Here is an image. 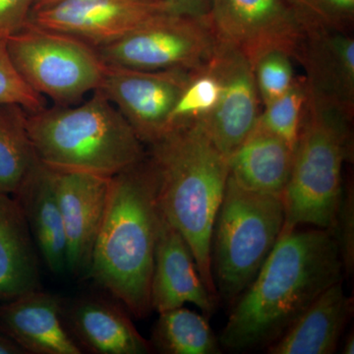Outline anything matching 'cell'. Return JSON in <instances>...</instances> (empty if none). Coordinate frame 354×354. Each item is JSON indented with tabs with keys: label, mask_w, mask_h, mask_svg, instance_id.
I'll use <instances>...</instances> for the list:
<instances>
[{
	"label": "cell",
	"mask_w": 354,
	"mask_h": 354,
	"mask_svg": "<svg viewBox=\"0 0 354 354\" xmlns=\"http://www.w3.org/2000/svg\"><path fill=\"white\" fill-rule=\"evenodd\" d=\"M344 274L330 230H281L257 276L232 305L221 346L242 353L269 346Z\"/></svg>",
	"instance_id": "obj_1"
},
{
	"label": "cell",
	"mask_w": 354,
	"mask_h": 354,
	"mask_svg": "<svg viewBox=\"0 0 354 354\" xmlns=\"http://www.w3.org/2000/svg\"><path fill=\"white\" fill-rule=\"evenodd\" d=\"M157 190V172L148 155L111 176L86 277L138 319L153 311L151 283L160 216Z\"/></svg>",
	"instance_id": "obj_2"
},
{
	"label": "cell",
	"mask_w": 354,
	"mask_h": 354,
	"mask_svg": "<svg viewBox=\"0 0 354 354\" xmlns=\"http://www.w3.org/2000/svg\"><path fill=\"white\" fill-rule=\"evenodd\" d=\"M160 212L190 247L203 283L218 297L211 266L214 223L230 169L201 121L176 128L148 145Z\"/></svg>",
	"instance_id": "obj_3"
},
{
	"label": "cell",
	"mask_w": 354,
	"mask_h": 354,
	"mask_svg": "<svg viewBox=\"0 0 354 354\" xmlns=\"http://www.w3.org/2000/svg\"><path fill=\"white\" fill-rule=\"evenodd\" d=\"M27 129L39 162L57 171L111 177L147 156L145 145L100 90L79 106L27 113Z\"/></svg>",
	"instance_id": "obj_4"
},
{
	"label": "cell",
	"mask_w": 354,
	"mask_h": 354,
	"mask_svg": "<svg viewBox=\"0 0 354 354\" xmlns=\"http://www.w3.org/2000/svg\"><path fill=\"white\" fill-rule=\"evenodd\" d=\"M351 121L308 94L283 194V230L304 225L332 230L344 191L342 167L353 157Z\"/></svg>",
	"instance_id": "obj_5"
},
{
	"label": "cell",
	"mask_w": 354,
	"mask_h": 354,
	"mask_svg": "<svg viewBox=\"0 0 354 354\" xmlns=\"http://www.w3.org/2000/svg\"><path fill=\"white\" fill-rule=\"evenodd\" d=\"M285 223L283 197L242 187L228 176L211 237L216 293L232 305L252 283Z\"/></svg>",
	"instance_id": "obj_6"
},
{
	"label": "cell",
	"mask_w": 354,
	"mask_h": 354,
	"mask_svg": "<svg viewBox=\"0 0 354 354\" xmlns=\"http://www.w3.org/2000/svg\"><path fill=\"white\" fill-rule=\"evenodd\" d=\"M6 46L26 82L55 104L73 106L101 86L106 64L94 46L75 37L28 22Z\"/></svg>",
	"instance_id": "obj_7"
},
{
	"label": "cell",
	"mask_w": 354,
	"mask_h": 354,
	"mask_svg": "<svg viewBox=\"0 0 354 354\" xmlns=\"http://www.w3.org/2000/svg\"><path fill=\"white\" fill-rule=\"evenodd\" d=\"M218 39L207 17L164 13L113 43L95 48L108 65L147 70L205 66L215 53Z\"/></svg>",
	"instance_id": "obj_8"
},
{
	"label": "cell",
	"mask_w": 354,
	"mask_h": 354,
	"mask_svg": "<svg viewBox=\"0 0 354 354\" xmlns=\"http://www.w3.org/2000/svg\"><path fill=\"white\" fill-rule=\"evenodd\" d=\"M190 72L179 68L147 71L106 64L97 90L148 146L169 130L172 111L189 80Z\"/></svg>",
	"instance_id": "obj_9"
},
{
	"label": "cell",
	"mask_w": 354,
	"mask_h": 354,
	"mask_svg": "<svg viewBox=\"0 0 354 354\" xmlns=\"http://www.w3.org/2000/svg\"><path fill=\"white\" fill-rule=\"evenodd\" d=\"M208 19L216 39L254 65L270 50L295 57L304 28L283 0H211Z\"/></svg>",
	"instance_id": "obj_10"
},
{
	"label": "cell",
	"mask_w": 354,
	"mask_h": 354,
	"mask_svg": "<svg viewBox=\"0 0 354 354\" xmlns=\"http://www.w3.org/2000/svg\"><path fill=\"white\" fill-rule=\"evenodd\" d=\"M164 13H167L165 0H64L32 11L29 22L97 48Z\"/></svg>",
	"instance_id": "obj_11"
},
{
	"label": "cell",
	"mask_w": 354,
	"mask_h": 354,
	"mask_svg": "<svg viewBox=\"0 0 354 354\" xmlns=\"http://www.w3.org/2000/svg\"><path fill=\"white\" fill-rule=\"evenodd\" d=\"M209 64L220 80L221 95L215 111L201 122L227 158L255 127L262 102L252 65L241 51L218 39Z\"/></svg>",
	"instance_id": "obj_12"
},
{
	"label": "cell",
	"mask_w": 354,
	"mask_h": 354,
	"mask_svg": "<svg viewBox=\"0 0 354 354\" xmlns=\"http://www.w3.org/2000/svg\"><path fill=\"white\" fill-rule=\"evenodd\" d=\"M293 59L299 62L305 70L308 94L353 120V35L322 28H307Z\"/></svg>",
	"instance_id": "obj_13"
},
{
	"label": "cell",
	"mask_w": 354,
	"mask_h": 354,
	"mask_svg": "<svg viewBox=\"0 0 354 354\" xmlns=\"http://www.w3.org/2000/svg\"><path fill=\"white\" fill-rule=\"evenodd\" d=\"M55 171L67 246V272L87 277L108 204L111 176Z\"/></svg>",
	"instance_id": "obj_14"
},
{
	"label": "cell",
	"mask_w": 354,
	"mask_h": 354,
	"mask_svg": "<svg viewBox=\"0 0 354 354\" xmlns=\"http://www.w3.org/2000/svg\"><path fill=\"white\" fill-rule=\"evenodd\" d=\"M185 304L196 305L203 315L209 318L215 313L216 297L203 283L183 234L160 212L151 283V306L153 311L162 313Z\"/></svg>",
	"instance_id": "obj_15"
},
{
	"label": "cell",
	"mask_w": 354,
	"mask_h": 354,
	"mask_svg": "<svg viewBox=\"0 0 354 354\" xmlns=\"http://www.w3.org/2000/svg\"><path fill=\"white\" fill-rule=\"evenodd\" d=\"M62 319L81 351L93 354H148L150 341L121 305L99 297L62 299Z\"/></svg>",
	"instance_id": "obj_16"
},
{
	"label": "cell",
	"mask_w": 354,
	"mask_h": 354,
	"mask_svg": "<svg viewBox=\"0 0 354 354\" xmlns=\"http://www.w3.org/2000/svg\"><path fill=\"white\" fill-rule=\"evenodd\" d=\"M0 330L26 354H82L62 319V298L43 290L0 304Z\"/></svg>",
	"instance_id": "obj_17"
},
{
	"label": "cell",
	"mask_w": 354,
	"mask_h": 354,
	"mask_svg": "<svg viewBox=\"0 0 354 354\" xmlns=\"http://www.w3.org/2000/svg\"><path fill=\"white\" fill-rule=\"evenodd\" d=\"M342 281L319 295L276 342L267 346V353H335L353 314V297L346 295Z\"/></svg>",
	"instance_id": "obj_18"
},
{
	"label": "cell",
	"mask_w": 354,
	"mask_h": 354,
	"mask_svg": "<svg viewBox=\"0 0 354 354\" xmlns=\"http://www.w3.org/2000/svg\"><path fill=\"white\" fill-rule=\"evenodd\" d=\"M12 196L19 203L44 264L53 274L66 272V239L55 169L39 162Z\"/></svg>",
	"instance_id": "obj_19"
},
{
	"label": "cell",
	"mask_w": 354,
	"mask_h": 354,
	"mask_svg": "<svg viewBox=\"0 0 354 354\" xmlns=\"http://www.w3.org/2000/svg\"><path fill=\"white\" fill-rule=\"evenodd\" d=\"M39 258L19 203L0 192V304L41 290Z\"/></svg>",
	"instance_id": "obj_20"
},
{
	"label": "cell",
	"mask_w": 354,
	"mask_h": 354,
	"mask_svg": "<svg viewBox=\"0 0 354 354\" xmlns=\"http://www.w3.org/2000/svg\"><path fill=\"white\" fill-rule=\"evenodd\" d=\"M295 149L256 124L228 156L230 176L247 190L283 197L292 171Z\"/></svg>",
	"instance_id": "obj_21"
},
{
	"label": "cell",
	"mask_w": 354,
	"mask_h": 354,
	"mask_svg": "<svg viewBox=\"0 0 354 354\" xmlns=\"http://www.w3.org/2000/svg\"><path fill=\"white\" fill-rule=\"evenodd\" d=\"M151 346L162 354H220L208 318L181 306L158 313Z\"/></svg>",
	"instance_id": "obj_22"
},
{
	"label": "cell",
	"mask_w": 354,
	"mask_h": 354,
	"mask_svg": "<svg viewBox=\"0 0 354 354\" xmlns=\"http://www.w3.org/2000/svg\"><path fill=\"white\" fill-rule=\"evenodd\" d=\"M39 162L27 111L18 104H0V192L15 194Z\"/></svg>",
	"instance_id": "obj_23"
},
{
	"label": "cell",
	"mask_w": 354,
	"mask_h": 354,
	"mask_svg": "<svg viewBox=\"0 0 354 354\" xmlns=\"http://www.w3.org/2000/svg\"><path fill=\"white\" fill-rule=\"evenodd\" d=\"M220 95V80L209 62L191 71L189 80L172 111L167 132L206 120L215 111Z\"/></svg>",
	"instance_id": "obj_24"
},
{
	"label": "cell",
	"mask_w": 354,
	"mask_h": 354,
	"mask_svg": "<svg viewBox=\"0 0 354 354\" xmlns=\"http://www.w3.org/2000/svg\"><path fill=\"white\" fill-rule=\"evenodd\" d=\"M308 90L304 76H297L288 92L261 111L256 124L295 148L304 120Z\"/></svg>",
	"instance_id": "obj_25"
},
{
	"label": "cell",
	"mask_w": 354,
	"mask_h": 354,
	"mask_svg": "<svg viewBox=\"0 0 354 354\" xmlns=\"http://www.w3.org/2000/svg\"><path fill=\"white\" fill-rule=\"evenodd\" d=\"M307 28L349 32L354 26V0H283Z\"/></svg>",
	"instance_id": "obj_26"
},
{
	"label": "cell",
	"mask_w": 354,
	"mask_h": 354,
	"mask_svg": "<svg viewBox=\"0 0 354 354\" xmlns=\"http://www.w3.org/2000/svg\"><path fill=\"white\" fill-rule=\"evenodd\" d=\"M252 67L262 106H267L288 92L297 77L292 57L283 50L268 51Z\"/></svg>",
	"instance_id": "obj_27"
},
{
	"label": "cell",
	"mask_w": 354,
	"mask_h": 354,
	"mask_svg": "<svg viewBox=\"0 0 354 354\" xmlns=\"http://www.w3.org/2000/svg\"><path fill=\"white\" fill-rule=\"evenodd\" d=\"M0 104H18L29 113L46 106L44 97L30 87L16 69L7 50L6 39L0 41Z\"/></svg>",
	"instance_id": "obj_28"
},
{
	"label": "cell",
	"mask_w": 354,
	"mask_h": 354,
	"mask_svg": "<svg viewBox=\"0 0 354 354\" xmlns=\"http://www.w3.org/2000/svg\"><path fill=\"white\" fill-rule=\"evenodd\" d=\"M334 234L339 248L344 274L353 276L354 271V194L353 186L344 188L334 225Z\"/></svg>",
	"instance_id": "obj_29"
},
{
	"label": "cell",
	"mask_w": 354,
	"mask_h": 354,
	"mask_svg": "<svg viewBox=\"0 0 354 354\" xmlns=\"http://www.w3.org/2000/svg\"><path fill=\"white\" fill-rule=\"evenodd\" d=\"M35 0H0V41L12 36L29 22Z\"/></svg>",
	"instance_id": "obj_30"
},
{
	"label": "cell",
	"mask_w": 354,
	"mask_h": 354,
	"mask_svg": "<svg viewBox=\"0 0 354 354\" xmlns=\"http://www.w3.org/2000/svg\"><path fill=\"white\" fill-rule=\"evenodd\" d=\"M167 13L174 15L207 17L211 7V0H165Z\"/></svg>",
	"instance_id": "obj_31"
},
{
	"label": "cell",
	"mask_w": 354,
	"mask_h": 354,
	"mask_svg": "<svg viewBox=\"0 0 354 354\" xmlns=\"http://www.w3.org/2000/svg\"><path fill=\"white\" fill-rule=\"evenodd\" d=\"M0 354H26L21 346L0 330Z\"/></svg>",
	"instance_id": "obj_32"
},
{
	"label": "cell",
	"mask_w": 354,
	"mask_h": 354,
	"mask_svg": "<svg viewBox=\"0 0 354 354\" xmlns=\"http://www.w3.org/2000/svg\"><path fill=\"white\" fill-rule=\"evenodd\" d=\"M342 353L344 354L354 353V335L353 333L349 334L344 341V346H342Z\"/></svg>",
	"instance_id": "obj_33"
},
{
	"label": "cell",
	"mask_w": 354,
	"mask_h": 354,
	"mask_svg": "<svg viewBox=\"0 0 354 354\" xmlns=\"http://www.w3.org/2000/svg\"><path fill=\"white\" fill-rule=\"evenodd\" d=\"M60 1H64V0H35L32 11L39 10V9L44 8V7L53 6V4H57Z\"/></svg>",
	"instance_id": "obj_34"
}]
</instances>
